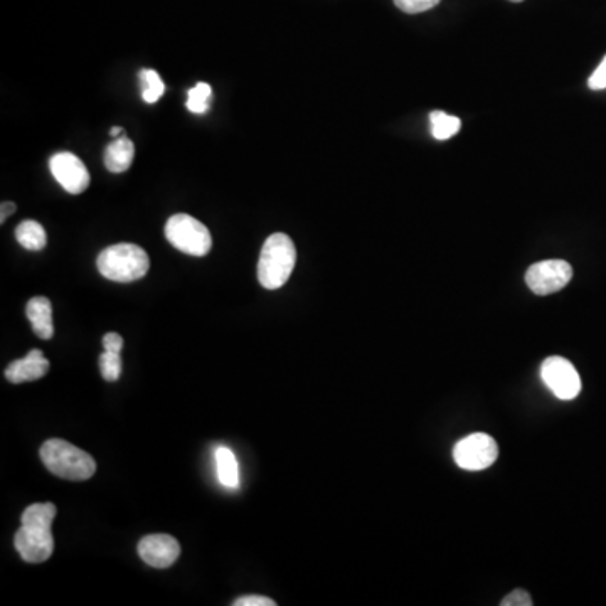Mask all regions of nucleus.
I'll return each instance as SVG.
<instances>
[{
    "mask_svg": "<svg viewBox=\"0 0 606 606\" xmlns=\"http://www.w3.org/2000/svg\"><path fill=\"white\" fill-rule=\"evenodd\" d=\"M297 263V250L290 236L275 233L265 241L258 261V280L266 290H278L288 282Z\"/></svg>",
    "mask_w": 606,
    "mask_h": 606,
    "instance_id": "obj_1",
    "label": "nucleus"
},
{
    "mask_svg": "<svg viewBox=\"0 0 606 606\" xmlns=\"http://www.w3.org/2000/svg\"><path fill=\"white\" fill-rule=\"evenodd\" d=\"M39 453L49 472L59 479L81 482L95 475L96 462L93 457L64 440H48Z\"/></svg>",
    "mask_w": 606,
    "mask_h": 606,
    "instance_id": "obj_2",
    "label": "nucleus"
},
{
    "mask_svg": "<svg viewBox=\"0 0 606 606\" xmlns=\"http://www.w3.org/2000/svg\"><path fill=\"white\" fill-rule=\"evenodd\" d=\"M98 272L112 282L128 283L144 278L149 272V255L132 243L108 246L96 260Z\"/></svg>",
    "mask_w": 606,
    "mask_h": 606,
    "instance_id": "obj_3",
    "label": "nucleus"
},
{
    "mask_svg": "<svg viewBox=\"0 0 606 606\" xmlns=\"http://www.w3.org/2000/svg\"><path fill=\"white\" fill-rule=\"evenodd\" d=\"M165 238L186 255L206 256L213 248L209 229L189 214H174L165 224Z\"/></svg>",
    "mask_w": 606,
    "mask_h": 606,
    "instance_id": "obj_4",
    "label": "nucleus"
},
{
    "mask_svg": "<svg viewBox=\"0 0 606 606\" xmlns=\"http://www.w3.org/2000/svg\"><path fill=\"white\" fill-rule=\"evenodd\" d=\"M497 457H499L497 442L487 433L465 436L453 448V458L458 467L470 472L489 468L490 465H494Z\"/></svg>",
    "mask_w": 606,
    "mask_h": 606,
    "instance_id": "obj_5",
    "label": "nucleus"
},
{
    "mask_svg": "<svg viewBox=\"0 0 606 606\" xmlns=\"http://www.w3.org/2000/svg\"><path fill=\"white\" fill-rule=\"evenodd\" d=\"M573 278V268L568 261L544 260L529 268L526 272L527 287L536 295H551L563 290Z\"/></svg>",
    "mask_w": 606,
    "mask_h": 606,
    "instance_id": "obj_6",
    "label": "nucleus"
},
{
    "mask_svg": "<svg viewBox=\"0 0 606 606\" xmlns=\"http://www.w3.org/2000/svg\"><path fill=\"white\" fill-rule=\"evenodd\" d=\"M541 376L556 398L569 401L581 393L580 374L576 371V367L564 357H548L541 366Z\"/></svg>",
    "mask_w": 606,
    "mask_h": 606,
    "instance_id": "obj_7",
    "label": "nucleus"
},
{
    "mask_svg": "<svg viewBox=\"0 0 606 606\" xmlns=\"http://www.w3.org/2000/svg\"><path fill=\"white\" fill-rule=\"evenodd\" d=\"M14 544L26 563H44L53 556L54 539L49 526L22 524L14 537Z\"/></svg>",
    "mask_w": 606,
    "mask_h": 606,
    "instance_id": "obj_8",
    "label": "nucleus"
},
{
    "mask_svg": "<svg viewBox=\"0 0 606 606\" xmlns=\"http://www.w3.org/2000/svg\"><path fill=\"white\" fill-rule=\"evenodd\" d=\"M49 169L59 186L70 194H81L90 187V172L80 157L71 152H58L49 160Z\"/></svg>",
    "mask_w": 606,
    "mask_h": 606,
    "instance_id": "obj_9",
    "label": "nucleus"
},
{
    "mask_svg": "<svg viewBox=\"0 0 606 606\" xmlns=\"http://www.w3.org/2000/svg\"><path fill=\"white\" fill-rule=\"evenodd\" d=\"M139 554L152 568L165 569L181 556V544L169 534H150L140 541Z\"/></svg>",
    "mask_w": 606,
    "mask_h": 606,
    "instance_id": "obj_10",
    "label": "nucleus"
},
{
    "mask_svg": "<svg viewBox=\"0 0 606 606\" xmlns=\"http://www.w3.org/2000/svg\"><path fill=\"white\" fill-rule=\"evenodd\" d=\"M48 371L49 361L44 352L34 349L24 359H17L7 366L6 378L12 384L29 383L44 378Z\"/></svg>",
    "mask_w": 606,
    "mask_h": 606,
    "instance_id": "obj_11",
    "label": "nucleus"
},
{
    "mask_svg": "<svg viewBox=\"0 0 606 606\" xmlns=\"http://www.w3.org/2000/svg\"><path fill=\"white\" fill-rule=\"evenodd\" d=\"M26 315L39 339H53V307L46 297H34L27 302Z\"/></svg>",
    "mask_w": 606,
    "mask_h": 606,
    "instance_id": "obj_12",
    "label": "nucleus"
},
{
    "mask_svg": "<svg viewBox=\"0 0 606 606\" xmlns=\"http://www.w3.org/2000/svg\"><path fill=\"white\" fill-rule=\"evenodd\" d=\"M133 157H135V145L132 140L122 135L108 144L105 149V167L113 174H120L132 167Z\"/></svg>",
    "mask_w": 606,
    "mask_h": 606,
    "instance_id": "obj_13",
    "label": "nucleus"
},
{
    "mask_svg": "<svg viewBox=\"0 0 606 606\" xmlns=\"http://www.w3.org/2000/svg\"><path fill=\"white\" fill-rule=\"evenodd\" d=\"M216 468H218L219 482L224 487H228V489H238L240 487L238 460L229 448L219 447L216 450Z\"/></svg>",
    "mask_w": 606,
    "mask_h": 606,
    "instance_id": "obj_14",
    "label": "nucleus"
},
{
    "mask_svg": "<svg viewBox=\"0 0 606 606\" xmlns=\"http://www.w3.org/2000/svg\"><path fill=\"white\" fill-rule=\"evenodd\" d=\"M16 238L19 241V245L29 251H41L46 246V243H48V234H46L43 224L38 223V221H32V219L22 221L17 226Z\"/></svg>",
    "mask_w": 606,
    "mask_h": 606,
    "instance_id": "obj_15",
    "label": "nucleus"
},
{
    "mask_svg": "<svg viewBox=\"0 0 606 606\" xmlns=\"http://www.w3.org/2000/svg\"><path fill=\"white\" fill-rule=\"evenodd\" d=\"M430 123L431 135L436 140L452 139L453 135H457L460 132V127H462L460 118L452 117V115H447L445 112H438V110L431 112Z\"/></svg>",
    "mask_w": 606,
    "mask_h": 606,
    "instance_id": "obj_16",
    "label": "nucleus"
},
{
    "mask_svg": "<svg viewBox=\"0 0 606 606\" xmlns=\"http://www.w3.org/2000/svg\"><path fill=\"white\" fill-rule=\"evenodd\" d=\"M58 511H56V505L51 502L46 504H32L27 507L24 514H22V524H34V526H49L53 524L54 517H56Z\"/></svg>",
    "mask_w": 606,
    "mask_h": 606,
    "instance_id": "obj_17",
    "label": "nucleus"
},
{
    "mask_svg": "<svg viewBox=\"0 0 606 606\" xmlns=\"http://www.w3.org/2000/svg\"><path fill=\"white\" fill-rule=\"evenodd\" d=\"M142 83V98L145 103H157L165 93V85L155 70H142L139 73Z\"/></svg>",
    "mask_w": 606,
    "mask_h": 606,
    "instance_id": "obj_18",
    "label": "nucleus"
},
{
    "mask_svg": "<svg viewBox=\"0 0 606 606\" xmlns=\"http://www.w3.org/2000/svg\"><path fill=\"white\" fill-rule=\"evenodd\" d=\"M211 95L213 90L208 83H197L196 86H192L191 90L187 91V103L186 107L196 115H202L206 113L211 107Z\"/></svg>",
    "mask_w": 606,
    "mask_h": 606,
    "instance_id": "obj_19",
    "label": "nucleus"
},
{
    "mask_svg": "<svg viewBox=\"0 0 606 606\" xmlns=\"http://www.w3.org/2000/svg\"><path fill=\"white\" fill-rule=\"evenodd\" d=\"M123 364L122 356L117 352L105 351L100 356V371L101 376L108 383H115L122 374Z\"/></svg>",
    "mask_w": 606,
    "mask_h": 606,
    "instance_id": "obj_20",
    "label": "nucleus"
},
{
    "mask_svg": "<svg viewBox=\"0 0 606 606\" xmlns=\"http://www.w3.org/2000/svg\"><path fill=\"white\" fill-rule=\"evenodd\" d=\"M442 0H394V6L406 14H421L438 6Z\"/></svg>",
    "mask_w": 606,
    "mask_h": 606,
    "instance_id": "obj_21",
    "label": "nucleus"
},
{
    "mask_svg": "<svg viewBox=\"0 0 606 606\" xmlns=\"http://www.w3.org/2000/svg\"><path fill=\"white\" fill-rule=\"evenodd\" d=\"M502 606H532L531 595L524 590H514L509 595L505 596L504 600L500 601Z\"/></svg>",
    "mask_w": 606,
    "mask_h": 606,
    "instance_id": "obj_22",
    "label": "nucleus"
},
{
    "mask_svg": "<svg viewBox=\"0 0 606 606\" xmlns=\"http://www.w3.org/2000/svg\"><path fill=\"white\" fill-rule=\"evenodd\" d=\"M588 86L591 90H605L606 88V56L601 61L600 66L596 68L595 73L588 80Z\"/></svg>",
    "mask_w": 606,
    "mask_h": 606,
    "instance_id": "obj_23",
    "label": "nucleus"
},
{
    "mask_svg": "<svg viewBox=\"0 0 606 606\" xmlns=\"http://www.w3.org/2000/svg\"><path fill=\"white\" fill-rule=\"evenodd\" d=\"M234 605L236 606H275L277 603L275 601L270 600V598H266V596H241L238 600H234Z\"/></svg>",
    "mask_w": 606,
    "mask_h": 606,
    "instance_id": "obj_24",
    "label": "nucleus"
},
{
    "mask_svg": "<svg viewBox=\"0 0 606 606\" xmlns=\"http://www.w3.org/2000/svg\"><path fill=\"white\" fill-rule=\"evenodd\" d=\"M103 347H105V351L117 352V354H120L123 349L122 335L115 334V332H110V334L105 335V337H103Z\"/></svg>",
    "mask_w": 606,
    "mask_h": 606,
    "instance_id": "obj_25",
    "label": "nucleus"
},
{
    "mask_svg": "<svg viewBox=\"0 0 606 606\" xmlns=\"http://www.w3.org/2000/svg\"><path fill=\"white\" fill-rule=\"evenodd\" d=\"M2 214H0V223H6V219L11 214L16 213V204L14 202H2Z\"/></svg>",
    "mask_w": 606,
    "mask_h": 606,
    "instance_id": "obj_26",
    "label": "nucleus"
},
{
    "mask_svg": "<svg viewBox=\"0 0 606 606\" xmlns=\"http://www.w3.org/2000/svg\"><path fill=\"white\" fill-rule=\"evenodd\" d=\"M122 132V128L113 127L112 130H110V135H112V137H118V135H122Z\"/></svg>",
    "mask_w": 606,
    "mask_h": 606,
    "instance_id": "obj_27",
    "label": "nucleus"
},
{
    "mask_svg": "<svg viewBox=\"0 0 606 606\" xmlns=\"http://www.w3.org/2000/svg\"><path fill=\"white\" fill-rule=\"evenodd\" d=\"M511 2H522V0H511Z\"/></svg>",
    "mask_w": 606,
    "mask_h": 606,
    "instance_id": "obj_28",
    "label": "nucleus"
}]
</instances>
